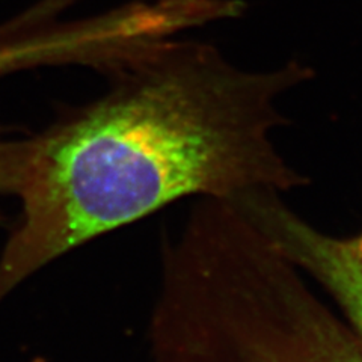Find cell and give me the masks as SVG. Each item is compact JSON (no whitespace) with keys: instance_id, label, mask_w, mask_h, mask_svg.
Returning a JSON list of instances; mask_svg holds the SVG:
<instances>
[{"instance_id":"1","label":"cell","mask_w":362,"mask_h":362,"mask_svg":"<svg viewBox=\"0 0 362 362\" xmlns=\"http://www.w3.org/2000/svg\"><path fill=\"white\" fill-rule=\"evenodd\" d=\"M103 66V95L21 139L0 303L56 259L177 199L310 183L272 139L288 122L276 98L311 77L308 68L243 73L210 45L162 35L132 42Z\"/></svg>"},{"instance_id":"3","label":"cell","mask_w":362,"mask_h":362,"mask_svg":"<svg viewBox=\"0 0 362 362\" xmlns=\"http://www.w3.org/2000/svg\"><path fill=\"white\" fill-rule=\"evenodd\" d=\"M274 190H255L233 199L305 275L331 294L347 325L362 341V230L334 235L317 228Z\"/></svg>"},{"instance_id":"4","label":"cell","mask_w":362,"mask_h":362,"mask_svg":"<svg viewBox=\"0 0 362 362\" xmlns=\"http://www.w3.org/2000/svg\"><path fill=\"white\" fill-rule=\"evenodd\" d=\"M21 160V139H11L0 129V198L13 197Z\"/></svg>"},{"instance_id":"2","label":"cell","mask_w":362,"mask_h":362,"mask_svg":"<svg viewBox=\"0 0 362 362\" xmlns=\"http://www.w3.org/2000/svg\"><path fill=\"white\" fill-rule=\"evenodd\" d=\"M158 362H362V341L296 269L269 264L207 293Z\"/></svg>"}]
</instances>
